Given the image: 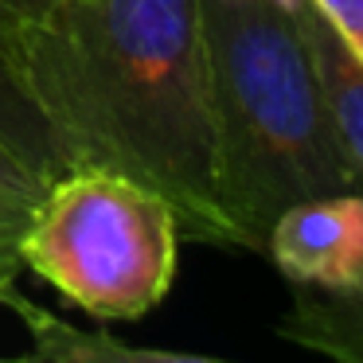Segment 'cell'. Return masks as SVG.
Segmentation results:
<instances>
[{"mask_svg":"<svg viewBox=\"0 0 363 363\" xmlns=\"http://www.w3.org/2000/svg\"><path fill=\"white\" fill-rule=\"evenodd\" d=\"M277 336L328 359L363 363V281L336 293L301 289L277 324Z\"/></svg>","mask_w":363,"mask_h":363,"instance_id":"7","label":"cell"},{"mask_svg":"<svg viewBox=\"0 0 363 363\" xmlns=\"http://www.w3.org/2000/svg\"><path fill=\"white\" fill-rule=\"evenodd\" d=\"M269 262L297 289H352L363 281V191H328L285 207L266 235Z\"/></svg>","mask_w":363,"mask_h":363,"instance_id":"4","label":"cell"},{"mask_svg":"<svg viewBox=\"0 0 363 363\" xmlns=\"http://www.w3.org/2000/svg\"><path fill=\"white\" fill-rule=\"evenodd\" d=\"M219 207L235 246L266 250L285 207L355 188L301 24L277 0H199Z\"/></svg>","mask_w":363,"mask_h":363,"instance_id":"2","label":"cell"},{"mask_svg":"<svg viewBox=\"0 0 363 363\" xmlns=\"http://www.w3.org/2000/svg\"><path fill=\"white\" fill-rule=\"evenodd\" d=\"M0 149H9L20 164H28L48 184L71 168L63 141L35 106L9 43H0Z\"/></svg>","mask_w":363,"mask_h":363,"instance_id":"8","label":"cell"},{"mask_svg":"<svg viewBox=\"0 0 363 363\" xmlns=\"http://www.w3.org/2000/svg\"><path fill=\"white\" fill-rule=\"evenodd\" d=\"M43 191H48L43 176H35L28 164H20L9 149H0V235L20 242Z\"/></svg>","mask_w":363,"mask_h":363,"instance_id":"9","label":"cell"},{"mask_svg":"<svg viewBox=\"0 0 363 363\" xmlns=\"http://www.w3.org/2000/svg\"><path fill=\"white\" fill-rule=\"evenodd\" d=\"M293 16L301 24L316 79L324 86V102H328V118H332V129H336L340 152H344L347 168L355 176V188L363 191V63L332 32V24L316 12L313 0H297Z\"/></svg>","mask_w":363,"mask_h":363,"instance_id":"5","label":"cell"},{"mask_svg":"<svg viewBox=\"0 0 363 363\" xmlns=\"http://www.w3.org/2000/svg\"><path fill=\"white\" fill-rule=\"evenodd\" d=\"M180 219L164 196L106 168L55 176L20 238V262L98 320H141L172 289Z\"/></svg>","mask_w":363,"mask_h":363,"instance_id":"3","label":"cell"},{"mask_svg":"<svg viewBox=\"0 0 363 363\" xmlns=\"http://www.w3.org/2000/svg\"><path fill=\"white\" fill-rule=\"evenodd\" d=\"M0 305L12 316H20V324L28 328V359H43V363H203L207 355H191V352H172V347H141V344H125L113 332H86L74 324L59 320L51 308L35 305L20 293V285H12Z\"/></svg>","mask_w":363,"mask_h":363,"instance_id":"6","label":"cell"},{"mask_svg":"<svg viewBox=\"0 0 363 363\" xmlns=\"http://www.w3.org/2000/svg\"><path fill=\"white\" fill-rule=\"evenodd\" d=\"M277 4H285V9H289V12H293V4H297V0H277Z\"/></svg>","mask_w":363,"mask_h":363,"instance_id":"12","label":"cell"},{"mask_svg":"<svg viewBox=\"0 0 363 363\" xmlns=\"http://www.w3.org/2000/svg\"><path fill=\"white\" fill-rule=\"evenodd\" d=\"M59 0H0V43H12L24 28L48 16Z\"/></svg>","mask_w":363,"mask_h":363,"instance_id":"11","label":"cell"},{"mask_svg":"<svg viewBox=\"0 0 363 363\" xmlns=\"http://www.w3.org/2000/svg\"><path fill=\"white\" fill-rule=\"evenodd\" d=\"M313 4L363 63V0H313Z\"/></svg>","mask_w":363,"mask_h":363,"instance_id":"10","label":"cell"},{"mask_svg":"<svg viewBox=\"0 0 363 363\" xmlns=\"http://www.w3.org/2000/svg\"><path fill=\"white\" fill-rule=\"evenodd\" d=\"M9 51L67 164L129 176L168 199L184 238L235 246L215 184L199 0H59Z\"/></svg>","mask_w":363,"mask_h":363,"instance_id":"1","label":"cell"}]
</instances>
